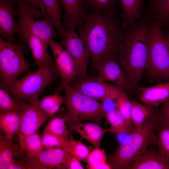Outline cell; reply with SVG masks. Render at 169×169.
Here are the masks:
<instances>
[{"mask_svg": "<svg viewBox=\"0 0 169 169\" xmlns=\"http://www.w3.org/2000/svg\"><path fill=\"white\" fill-rule=\"evenodd\" d=\"M117 11L93 9L78 27L79 34L90 53L92 64L116 59L125 32Z\"/></svg>", "mask_w": 169, "mask_h": 169, "instance_id": "1", "label": "cell"}, {"mask_svg": "<svg viewBox=\"0 0 169 169\" xmlns=\"http://www.w3.org/2000/svg\"><path fill=\"white\" fill-rule=\"evenodd\" d=\"M150 17L145 13L142 18L127 28L118 52V62L129 80L133 91L138 90L146 71L147 59V34Z\"/></svg>", "mask_w": 169, "mask_h": 169, "instance_id": "2", "label": "cell"}, {"mask_svg": "<svg viewBox=\"0 0 169 169\" xmlns=\"http://www.w3.org/2000/svg\"><path fill=\"white\" fill-rule=\"evenodd\" d=\"M157 116L155 112L141 126L136 128L120 142L115 152L108 156L111 169H126L149 146H156Z\"/></svg>", "mask_w": 169, "mask_h": 169, "instance_id": "3", "label": "cell"}, {"mask_svg": "<svg viewBox=\"0 0 169 169\" xmlns=\"http://www.w3.org/2000/svg\"><path fill=\"white\" fill-rule=\"evenodd\" d=\"M147 59L145 77L150 83L169 81V52L161 23L150 18L147 34Z\"/></svg>", "mask_w": 169, "mask_h": 169, "instance_id": "4", "label": "cell"}, {"mask_svg": "<svg viewBox=\"0 0 169 169\" xmlns=\"http://www.w3.org/2000/svg\"><path fill=\"white\" fill-rule=\"evenodd\" d=\"M18 20L16 32L19 43L26 50L25 39L30 35L35 36L48 45L49 41L59 35L45 14L27 4H18Z\"/></svg>", "mask_w": 169, "mask_h": 169, "instance_id": "5", "label": "cell"}, {"mask_svg": "<svg viewBox=\"0 0 169 169\" xmlns=\"http://www.w3.org/2000/svg\"><path fill=\"white\" fill-rule=\"evenodd\" d=\"M64 101L67 108L64 117L68 123L82 120L93 121L100 124L106 113L102 102L74 89L69 84L64 89Z\"/></svg>", "mask_w": 169, "mask_h": 169, "instance_id": "6", "label": "cell"}, {"mask_svg": "<svg viewBox=\"0 0 169 169\" xmlns=\"http://www.w3.org/2000/svg\"><path fill=\"white\" fill-rule=\"evenodd\" d=\"M57 76L53 68L46 67L30 71L21 78L3 86L16 100L34 104L44 89L56 79Z\"/></svg>", "mask_w": 169, "mask_h": 169, "instance_id": "7", "label": "cell"}, {"mask_svg": "<svg viewBox=\"0 0 169 169\" xmlns=\"http://www.w3.org/2000/svg\"><path fill=\"white\" fill-rule=\"evenodd\" d=\"M27 52L21 43L9 42L0 37V84L6 86L18 79L23 73L31 71L32 65L24 57Z\"/></svg>", "mask_w": 169, "mask_h": 169, "instance_id": "8", "label": "cell"}, {"mask_svg": "<svg viewBox=\"0 0 169 169\" xmlns=\"http://www.w3.org/2000/svg\"><path fill=\"white\" fill-rule=\"evenodd\" d=\"M48 45L53 53L57 75L61 79L54 93L59 94L66 85L80 78L79 69L74 59L60 43L52 39Z\"/></svg>", "mask_w": 169, "mask_h": 169, "instance_id": "9", "label": "cell"}, {"mask_svg": "<svg viewBox=\"0 0 169 169\" xmlns=\"http://www.w3.org/2000/svg\"><path fill=\"white\" fill-rule=\"evenodd\" d=\"M69 85L76 91L102 101L115 100L121 91L125 90L121 87L109 83L97 76L79 78Z\"/></svg>", "mask_w": 169, "mask_h": 169, "instance_id": "10", "label": "cell"}, {"mask_svg": "<svg viewBox=\"0 0 169 169\" xmlns=\"http://www.w3.org/2000/svg\"><path fill=\"white\" fill-rule=\"evenodd\" d=\"M65 33L59 43L75 61L78 66L80 78L88 77L87 66L90 58L89 50L72 24L64 22Z\"/></svg>", "mask_w": 169, "mask_h": 169, "instance_id": "11", "label": "cell"}, {"mask_svg": "<svg viewBox=\"0 0 169 169\" xmlns=\"http://www.w3.org/2000/svg\"><path fill=\"white\" fill-rule=\"evenodd\" d=\"M17 100L21 104L23 112L20 127L17 133L20 142L27 136L39 131L40 126L48 118L34 104Z\"/></svg>", "mask_w": 169, "mask_h": 169, "instance_id": "12", "label": "cell"}, {"mask_svg": "<svg viewBox=\"0 0 169 169\" xmlns=\"http://www.w3.org/2000/svg\"><path fill=\"white\" fill-rule=\"evenodd\" d=\"M92 65L101 79L121 87L126 93L133 92L126 73L116 59H108Z\"/></svg>", "mask_w": 169, "mask_h": 169, "instance_id": "13", "label": "cell"}, {"mask_svg": "<svg viewBox=\"0 0 169 169\" xmlns=\"http://www.w3.org/2000/svg\"><path fill=\"white\" fill-rule=\"evenodd\" d=\"M14 3L12 0H0V34L8 42L15 43L18 39L14 18L18 16V13Z\"/></svg>", "mask_w": 169, "mask_h": 169, "instance_id": "14", "label": "cell"}, {"mask_svg": "<svg viewBox=\"0 0 169 169\" xmlns=\"http://www.w3.org/2000/svg\"><path fill=\"white\" fill-rule=\"evenodd\" d=\"M70 155L67 151L59 148L44 149L28 160L37 164L41 169H65L67 168Z\"/></svg>", "mask_w": 169, "mask_h": 169, "instance_id": "15", "label": "cell"}, {"mask_svg": "<svg viewBox=\"0 0 169 169\" xmlns=\"http://www.w3.org/2000/svg\"><path fill=\"white\" fill-rule=\"evenodd\" d=\"M25 42L29 48L35 64L38 68L49 67L54 69L56 73L54 60L48 53L47 44L38 38L32 35L27 37Z\"/></svg>", "mask_w": 169, "mask_h": 169, "instance_id": "16", "label": "cell"}, {"mask_svg": "<svg viewBox=\"0 0 169 169\" xmlns=\"http://www.w3.org/2000/svg\"><path fill=\"white\" fill-rule=\"evenodd\" d=\"M139 98L144 104L156 107L169 99V81L148 87H139Z\"/></svg>", "mask_w": 169, "mask_h": 169, "instance_id": "17", "label": "cell"}, {"mask_svg": "<svg viewBox=\"0 0 169 169\" xmlns=\"http://www.w3.org/2000/svg\"><path fill=\"white\" fill-rule=\"evenodd\" d=\"M59 1L64 12L63 16L64 22L76 28L86 20L89 12L84 0H59Z\"/></svg>", "mask_w": 169, "mask_h": 169, "instance_id": "18", "label": "cell"}, {"mask_svg": "<svg viewBox=\"0 0 169 169\" xmlns=\"http://www.w3.org/2000/svg\"><path fill=\"white\" fill-rule=\"evenodd\" d=\"M126 169H169V161L160 156L155 150L148 148Z\"/></svg>", "mask_w": 169, "mask_h": 169, "instance_id": "19", "label": "cell"}, {"mask_svg": "<svg viewBox=\"0 0 169 169\" xmlns=\"http://www.w3.org/2000/svg\"><path fill=\"white\" fill-rule=\"evenodd\" d=\"M68 123L71 130L78 133L82 138L86 140L95 147H100L103 137L108 132V128H102L94 123L79 122Z\"/></svg>", "mask_w": 169, "mask_h": 169, "instance_id": "20", "label": "cell"}, {"mask_svg": "<svg viewBox=\"0 0 169 169\" xmlns=\"http://www.w3.org/2000/svg\"><path fill=\"white\" fill-rule=\"evenodd\" d=\"M144 0H118L120 3L122 11V24L125 28L143 18L145 11L143 4Z\"/></svg>", "mask_w": 169, "mask_h": 169, "instance_id": "21", "label": "cell"}, {"mask_svg": "<svg viewBox=\"0 0 169 169\" xmlns=\"http://www.w3.org/2000/svg\"><path fill=\"white\" fill-rule=\"evenodd\" d=\"M23 116L22 110L14 111L0 113V127L8 139L13 140L17 134Z\"/></svg>", "mask_w": 169, "mask_h": 169, "instance_id": "22", "label": "cell"}, {"mask_svg": "<svg viewBox=\"0 0 169 169\" xmlns=\"http://www.w3.org/2000/svg\"><path fill=\"white\" fill-rule=\"evenodd\" d=\"M46 10V18L52 23L61 38L64 35L65 29L61 19L59 0H41Z\"/></svg>", "mask_w": 169, "mask_h": 169, "instance_id": "23", "label": "cell"}, {"mask_svg": "<svg viewBox=\"0 0 169 169\" xmlns=\"http://www.w3.org/2000/svg\"><path fill=\"white\" fill-rule=\"evenodd\" d=\"M105 117L110 125L108 132L111 133L130 134L136 128L133 122L126 120L116 109L106 113Z\"/></svg>", "mask_w": 169, "mask_h": 169, "instance_id": "24", "label": "cell"}, {"mask_svg": "<svg viewBox=\"0 0 169 169\" xmlns=\"http://www.w3.org/2000/svg\"><path fill=\"white\" fill-rule=\"evenodd\" d=\"M64 101V97L54 93L44 96L33 104L49 119L54 116Z\"/></svg>", "mask_w": 169, "mask_h": 169, "instance_id": "25", "label": "cell"}, {"mask_svg": "<svg viewBox=\"0 0 169 169\" xmlns=\"http://www.w3.org/2000/svg\"><path fill=\"white\" fill-rule=\"evenodd\" d=\"M156 131L157 153L169 161V122L160 120L157 117Z\"/></svg>", "mask_w": 169, "mask_h": 169, "instance_id": "26", "label": "cell"}, {"mask_svg": "<svg viewBox=\"0 0 169 169\" xmlns=\"http://www.w3.org/2000/svg\"><path fill=\"white\" fill-rule=\"evenodd\" d=\"M131 119L136 128L142 125L152 115L156 109L135 100L131 101Z\"/></svg>", "mask_w": 169, "mask_h": 169, "instance_id": "27", "label": "cell"}, {"mask_svg": "<svg viewBox=\"0 0 169 169\" xmlns=\"http://www.w3.org/2000/svg\"><path fill=\"white\" fill-rule=\"evenodd\" d=\"M148 7L145 11L151 18H156L165 25L169 18V0H148Z\"/></svg>", "mask_w": 169, "mask_h": 169, "instance_id": "28", "label": "cell"}, {"mask_svg": "<svg viewBox=\"0 0 169 169\" xmlns=\"http://www.w3.org/2000/svg\"><path fill=\"white\" fill-rule=\"evenodd\" d=\"M16 148V146L13 142V140L7 138L0 131V169H7L10 162L13 159Z\"/></svg>", "mask_w": 169, "mask_h": 169, "instance_id": "29", "label": "cell"}, {"mask_svg": "<svg viewBox=\"0 0 169 169\" xmlns=\"http://www.w3.org/2000/svg\"><path fill=\"white\" fill-rule=\"evenodd\" d=\"M19 143L20 150L26 152L28 159L37 156L44 149L39 131L27 136Z\"/></svg>", "mask_w": 169, "mask_h": 169, "instance_id": "30", "label": "cell"}, {"mask_svg": "<svg viewBox=\"0 0 169 169\" xmlns=\"http://www.w3.org/2000/svg\"><path fill=\"white\" fill-rule=\"evenodd\" d=\"M107 157L103 149L95 147L89 153L86 162V168L109 169L111 167L107 162Z\"/></svg>", "mask_w": 169, "mask_h": 169, "instance_id": "31", "label": "cell"}, {"mask_svg": "<svg viewBox=\"0 0 169 169\" xmlns=\"http://www.w3.org/2000/svg\"><path fill=\"white\" fill-rule=\"evenodd\" d=\"M64 118L56 117L50 118L42 133L49 132L59 136L66 140L70 141L66 126Z\"/></svg>", "mask_w": 169, "mask_h": 169, "instance_id": "32", "label": "cell"}, {"mask_svg": "<svg viewBox=\"0 0 169 169\" xmlns=\"http://www.w3.org/2000/svg\"><path fill=\"white\" fill-rule=\"evenodd\" d=\"M20 110H22V107L20 103L12 97L8 90L0 85V113Z\"/></svg>", "mask_w": 169, "mask_h": 169, "instance_id": "33", "label": "cell"}, {"mask_svg": "<svg viewBox=\"0 0 169 169\" xmlns=\"http://www.w3.org/2000/svg\"><path fill=\"white\" fill-rule=\"evenodd\" d=\"M42 136L41 141L44 149L57 148L67 151L69 141L49 132L42 133Z\"/></svg>", "mask_w": 169, "mask_h": 169, "instance_id": "34", "label": "cell"}, {"mask_svg": "<svg viewBox=\"0 0 169 169\" xmlns=\"http://www.w3.org/2000/svg\"><path fill=\"white\" fill-rule=\"evenodd\" d=\"M115 100L116 109L126 120L133 122L131 119V103L126 92L124 90L121 91Z\"/></svg>", "mask_w": 169, "mask_h": 169, "instance_id": "35", "label": "cell"}, {"mask_svg": "<svg viewBox=\"0 0 169 169\" xmlns=\"http://www.w3.org/2000/svg\"><path fill=\"white\" fill-rule=\"evenodd\" d=\"M90 149L79 141L71 140L69 141L67 151L80 161L86 162Z\"/></svg>", "mask_w": 169, "mask_h": 169, "instance_id": "36", "label": "cell"}, {"mask_svg": "<svg viewBox=\"0 0 169 169\" xmlns=\"http://www.w3.org/2000/svg\"><path fill=\"white\" fill-rule=\"evenodd\" d=\"M87 10L100 9L111 10L115 8L118 0H84Z\"/></svg>", "mask_w": 169, "mask_h": 169, "instance_id": "37", "label": "cell"}, {"mask_svg": "<svg viewBox=\"0 0 169 169\" xmlns=\"http://www.w3.org/2000/svg\"><path fill=\"white\" fill-rule=\"evenodd\" d=\"M155 112L159 120L169 122V99L161 104Z\"/></svg>", "mask_w": 169, "mask_h": 169, "instance_id": "38", "label": "cell"}, {"mask_svg": "<svg viewBox=\"0 0 169 169\" xmlns=\"http://www.w3.org/2000/svg\"><path fill=\"white\" fill-rule=\"evenodd\" d=\"M67 169H84V167L78 158L71 155L68 163Z\"/></svg>", "mask_w": 169, "mask_h": 169, "instance_id": "39", "label": "cell"}, {"mask_svg": "<svg viewBox=\"0 0 169 169\" xmlns=\"http://www.w3.org/2000/svg\"><path fill=\"white\" fill-rule=\"evenodd\" d=\"M27 167L25 162L22 160L13 159L10 162L7 169H26Z\"/></svg>", "mask_w": 169, "mask_h": 169, "instance_id": "40", "label": "cell"}, {"mask_svg": "<svg viewBox=\"0 0 169 169\" xmlns=\"http://www.w3.org/2000/svg\"><path fill=\"white\" fill-rule=\"evenodd\" d=\"M27 4L37 9L38 8H40L41 12L45 13V9L41 0H28Z\"/></svg>", "mask_w": 169, "mask_h": 169, "instance_id": "41", "label": "cell"}, {"mask_svg": "<svg viewBox=\"0 0 169 169\" xmlns=\"http://www.w3.org/2000/svg\"><path fill=\"white\" fill-rule=\"evenodd\" d=\"M162 29L164 38L169 52V29L167 28L166 30H165L163 28Z\"/></svg>", "mask_w": 169, "mask_h": 169, "instance_id": "42", "label": "cell"}, {"mask_svg": "<svg viewBox=\"0 0 169 169\" xmlns=\"http://www.w3.org/2000/svg\"><path fill=\"white\" fill-rule=\"evenodd\" d=\"M15 2L17 3L18 4H24L27 3L25 0H12Z\"/></svg>", "mask_w": 169, "mask_h": 169, "instance_id": "43", "label": "cell"}, {"mask_svg": "<svg viewBox=\"0 0 169 169\" xmlns=\"http://www.w3.org/2000/svg\"><path fill=\"white\" fill-rule=\"evenodd\" d=\"M163 26H166L167 28L169 29V18L166 23Z\"/></svg>", "mask_w": 169, "mask_h": 169, "instance_id": "44", "label": "cell"}, {"mask_svg": "<svg viewBox=\"0 0 169 169\" xmlns=\"http://www.w3.org/2000/svg\"><path fill=\"white\" fill-rule=\"evenodd\" d=\"M26 2V3H27V1L28 0H25Z\"/></svg>", "mask_w": 169, "mask_h": 169, "instance_id": "45", "label": "cell"}]
</instances>
